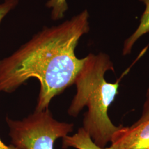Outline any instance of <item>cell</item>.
<instances>
[{
	"mask_svg": "<svg viewBox=\"0 0 149 149\" xmlns=\"http://www.w3.org/2000/svg\"><path fill=\"white\" fill-rule=\"evenodd\" d=\"M87 10L58 26L44 27L10 56L0 60V93H12L31 78L40 88L36 111L48 109L54 97L74 84L85 58L75 49L90 31Z\"/></svg>",
	"mask_w": 149,
	"mask_h": 149,
	"instance_id": "6da1fadb",
	"label": "cell"
},
{
	"mask_svg": "<svg viewBox=\"0 0 149 149\" xmlns=\"http://www.w3.org/2000/svg\"><path fill=\"white\" fill-rule=\"evenodd\" d=\"M114 72L109 56L104 53L89 54L77 74L74 84L75 94L68 113L76 117L86 107L82 128L98 146L105 148L120 125L116 126L109 117L108 111L119 93V80L111 83L105 79L107 71Z\"/></svg>",
	"mask_w": 149,
	"mask_h": 149,
	"instance_id": "7a4b0ae2",
	"label": "cell"
},
{
	"mask_svg": "<svg viewBox=\"0 0 149 149\" xmlns=\"http://www.w3.org/2000/svg\"><path fill=\"white\" fill-rule=\"evenodd\" d=\"M6 121L9 128L12 145L18 149H54V144L74 130L73 123L55 119L48 109L33 113L22 120L8 117Z\"/></svg>",
	"mask_w": 149,
	"mask_h": 149,
	"instance_id": "3957f363",
	"label": "cell"
},
{
	"mask_svg": "<svg viewBox=\"0 0 149 149\" xmlns=\"http://www.w3.org/2000/svg\"><path fill=\"white\" fill-rule=\"evenodd\" d=\"M111 143L108 149H149V119L128 127L121 125Z\"/></svg>",
	"mask_w": 149,
	"mask_h": 149,
	"instance_id": "277c9868",
	"label": "cell"
},
{
	"mask_svg": "<svg viewBox=\"0 0 149 149\" xmlns=\"http://www.w3.org/2000/svg\"><path fill=\"white\" fill-rule=\"evenodd\" d=\"M70 147L77 149H108V148H102L96 145L82 127L79 128L73 135H67L63 138L62 148L66 149Z\"/></svg>",
	"mask_w": 149,
	"mask_h": 149,
	"instance_id": "5b68a950",
	"label": "cell"
},
{
	"mask_svg": "<svg viewBox=\"0 0 149 149\" xmlns=\"http://www.w3.org/2000/svg\"><path fill=\"white\" fill-rule=\"evenodd\" d=\"M140 1L145 4V10L141 17L138 27L124 43L122 51L124 56L130 54L136 42L143 35L149 33V0Z\"/></svg>",
	"mask_w": 149,
	"mask_h": 149,
	"instance_id": "8992f818",
	"label": "cell"
},
{
	"mask_svg": "<svg viewBox=\"0 0 149 149\" xmlns=\"http://www.w3.org/2000/svg\"><path fill=\"white\" fill-rule=\"evenodd\" d=\"M46 6L52 8L51 18L54 21L62 19L66 11L68 10L66 0H49L46 3Z\"/></svg>",
	"mask_w": 149,
	"mask_h": 149,
	"instance_id": "52a82bcc",
	"label": "cell"
},
{
	"mask_svg": "<svg viewBox=\"0 0 149 149\" xmlns=\"http://www.w3.org/2000/svg\"><path fill=\"white\" fill-rule=\"evenodd\" d=\"M19 3V0H5L0 3V24L12 10L15 9Z\"/></svg>",
	"mask_w": 149,
	"mask_h": 149,
	"instance_id": "ba28073f",
	"label": "cell"
},
{
	"mask_svg": "<svg viewBox=\"0 0 149 149\" xmlns=\"http://www.w3.org/2000/svg\"><path fill=\"white\" fill-rule=\"evenodd\" d=\"M149 119V86L146 93L145 100L144 102V104L143 106L142 112L141 114V116L138 119L136 122L134 123L133 125H138L141 123L144 122L146 120Z\"/></svg>",
	"mask_w": 149,
	"mask_h": 149,
	"instance_id": "9c48e42d",
	"label": "cell"
},
{
	"mask_svg": "<svg viewBox=\"0 0 149 149\" xmlns=\"http://www.w3.org/2000/svg\"><path fill=\"white\" fill-rule=\"evenodd\" d=\"M0 149H18L13 145L10 144V145H6L0 139Z\"/></svg>",
	"mask_w": 149,
	"mask_h": 149,
	"instance_id": "30bf717a",
	"label": "cell"
}]
</instances>
